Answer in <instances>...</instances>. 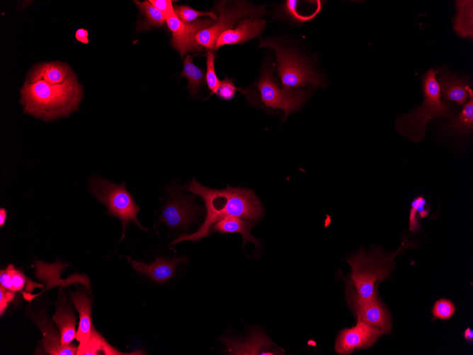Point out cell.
<instances>
[{"label": "cell", "instance_id": "obj_1", "mask_svg": "<svg viewBox=\"0 0 473 355\" xmlns=\"http://www.w3.org/2000/svg\"><path fill=\"white\" fill-rule=\"evenodd\" d=\"M20 92L23 112L45 121L69 115L77 110L83 96L81 87L72 70L61 84H51L43 80L25 82Z\"/></svg>", "mask_w": 473, "mask_h": 355}, {"label": "cell", "instance_id": "obj_15", "mask_svg": "<svg viewBox=\"0 0 473 355\" xmlns=\"http://www.w3.org/2000/svg\"><path fill=\"white\" fill-rule=\"evenodd\" d=\"M126 259L136 271L159 283L168 281L173 276L177 264L186 261L185 257L174 258L171 260L158 257L152 263L145 264L142 261H133L129 257H127Z\"/></svg>", "mask_w": 473, "mask_h": 355}, {"label": "cell", "instance_id": "obj_23", "mask_svg": "<svg viewBox=\"0 0 473 355\" xmlns=\"http://www.w3.org/2000/svg\"><path fill=\"white\" fill-rule=\"evenodd\" d=\"M138 7L139 17L137 22V31H147L162 27L166 23L164 15L154 8L149 1H134Z\"/></svg>", "mask_w": 473, "mask_h": 355}, {"label": "cell", "instance_id": "obj_3", "mask_svg": "<svg viewBox=\"0 0 473 355\" xmlns=\"http://www.w3.org/2000/svg\"><path fill=\"white\" fill-rule=\"evenodd\" d=\"M438 71L428 69L422 78L423 102L410 113L399 115L396 129L403 137L419 142L425 137L426 124L434 118H454L455 108L440 98V89L436 79Z\"/></svg>", "mask_w": 473, "mask_h": 355}, {"label": "cell", "instance_id": "obj_13", "mask_svg": "<svg viewBox=\"0 0 473 355\" xmlns=\"http://www.w3.org/2000/svg\"><path fill=\"white\" fill-rule=\"evenodd\" d=\"M229 354H281L273 348L274 344L261 332H254L245 341L223 339Z\"/></svg>", "mask_w": 473, "mask_h": 355}, {"label": "cell", "instance_id": "obj_19", "mask_svg": "<svg viewBox=\"0 0 473 355\" xmlns=\"http://www.w3.org/2000/svg\"><path fill=\"white\" fill-rule=\"evenodd\" d=\"M70 296L79 313L80 320L76 339L79 342V344H84L89 340L93 328L91 318V303L89 298L83 293L70 292Z\"/></svg>", "mask_w": 473, "mask_h": 355}, {"label": "cell", "instance_id": "obj_25", "mask_svg": "<svg viewBox=\"0 0 473 355\" xmlns=\"http://www.w3.org/2000/svg\"><path fill=\"white\" fill-rule=\"evenodd\" d=\"M473 96L470 94L469 100L464 105L458 115L443 128L457 135H465L472 133L473 128Z\"/></svg>", "mask_w": 473, "mask_h": 355}, {"label": "cell", "instance_id": "obj_27", "mask_svg": "<svg viewBox=\"0 0 473 355\" xmlns=\"http://www.w3.org/2000/svg\"><path fill=\"white\" fill-rule=\"evenodd\" d=\"M237 90L244 94L249 102L253 103V105L258 104L257 97H255L252 92L249 90L237 88L234 84L233 81L229 79L227 76H225L224 79L221 81L216 94L222 100H231L234 97L235 92Z\"/></svg>", "mask_w": 473, "mask_h": 355}, {"label": "cell", "instance_id": "obj_6", "mask_svg": "<svg viewBox=\"0 0 473 355\" xmlns=\"http://www.w3.org/2000/svg\"><path fill=\"white\" fill-rule=\"evenodd\" d=\"M218 18L214 24L200 30L196 35L197 43L207 50H214L219 36L224 31L232 29L235 23L243 18L258 17L267 13L264 6H256L246 1H220L214 8Z\"/></svg>", "mask_w": 473, "mask_h": 355}, {"label": "cell", "instance_id": "obj_36", "mask_svg": "<svg viewBox=\"0 0 473 355\" xmlns=\"http://www.w3.org/2000/svg\"><path fill=\"white\" fill-rule=\"evenodd\" d=\"M6 219V210L1 208L0 209V226L2 227L5 224Z\"/></svg>", "mask_w": 473, "mask_h": 355}, {"label": "cell", "instance_id": "obj_28", "mask_svg": "<svg viewBox=\"0 0 473 355\" xmlns=\"http://www.w3.org/2000/svg\"><path fill=\"white\" fill-rule=\"evenodd\" d=\"M176 16L185 23H192L200 17L209 16L210 19L215 21L217 19V15L214 11H200L193 9L186 6H177L174 9Z\"/></svg>", "mask_w": 473, "mask_h": 355}, {"label": "cell", "instance_id": "obj_4", "mask_svg": "<svg viewBox=\"0 0 473 355\" xmlns=\"http://www.w3.org/2000/svg\"><path fill=\"white\" fill-rule=\"evenodd\" d=\"M89 191L107 207V215L121 220L122 236L120 240L125 237V230L130 222H135L141 229L147 231L137 218L140 208L125 188V182L118 185L102 177L92 176L89 179Z\"/></svg>", "mask_w": 473, "mask_h": 355}, {"label": "cell", "instance_id": "obj_14", "mask_svg": "<svg viewBox=\"0 0 473 355\" xmlns=\"http://www.w3.org/2000/svg\"><path fill=\"white\" fill-rule=\"evenodd\" d=\"M69 264L57 261L53 264H47L40 261H35V276L40 281L47 283L45 290L57 286H65L71 283H80L84 284L89 290L90 285L89 279L85 276L74 274L67 279H62L60 274L62 271Z\"/></svg>", "mask_w": 473, "mask_h": 355}, {"label": "cell", "instance_id": "obj_12", "mask_svg": "<svg viewBox=\"0 0 473 355\" xmlns=\"http://www.w3.org/2000/svg\"><path fill=\"white\" fill-rule=\"evenodd\" d=\"M266 21L261 18H244L235 28L223 32L217 40L214 50L227 45L243 44L258 37Z\"/></svg>", "mask_w": 473, "mask_h": 355}, {"label": "cell", "instance_id": "obj_31", "mask_svg": "<svg viewBox=\"0 0 473 355\" xmlns=\"http://www.w3.org/2000/svg\"><path fill=\"white\" fill-rule=\"evenodd\" d=\"M6 271L11 278V290L14 292L21 291L26 282V278L24 274L21 271L16 270L12 264L8 266Z\"/></svg>", "mask_w": 473, "mask_h": 355}, {"label": "cell", "instance_id": "obj_17", "mask_svg": "<svg viewBox=\"0 0 473 355\" xmlns=\"http://www.w3.org/2000/svg\"><path fill=\"white\" fill-rule=\"evenodd\" d=\"M38 326L42 334L45 351L52 355H74L77 349L72 344L64 345L49 321L42 315L35 317Z\"/></svg>", "mask_w": 473, "mask_h": 355}, {"label": "cell", "instance_id": "obj_21", "mask_svg": "<svg viewBox=\"0 0 473 355\" xmlns=\"http://www.w3.org/2000/svg\"><path fill=\"white\" fill-rule=\"evenodd\" d=\"M52 320L59 327L62 344L64 345L70 344L76 338V317L72 310L64 303L62 298H59Z\"/></svg>", "mask_w": 473, "mask_h": 355}, {"label": "cell", "instance_id": "obj_2", "mask_svg": "<svg viewBox=\"0 0 473 355\" xmlns=\"http://www.w3.org/2000/svg\"><path fill=\"white\" fill-rule=\"evenodd\" d=\"M413 246H415L413 242L406 238L403 239L399 248L394 252L362 249L346 259L351 267L350 285L355 288L357 295L365 300L378 298L377 286L389 277L396 257Z\"/></svg>", "mask_w": 473, "mask_h": 355}, {"label": "cell", "instance_id": "obj_11", "mask_svg": "<svg viewBox=\"0 0 473 355\" xmlns=\"http://www.w3.org/2000/svg\"><path fill=\"white\" fill-rule=\"evenodd\" d=\"M177 189L175 186L168 189L171 199L163 208L161 220L170 227H185L194 218L195 208L189 200L177 193Z\"/></svg>", "mask_w": 473, "mask_h": 355}, {"label": "cell", "instance_id": "obj_37", "mask_svg": "<svg viewBox=\"0 0 473 355\" xmlns=\"http://www.w3.org/2000/svg\"><path fill=\"white\" fill-rule=\"evenodd\" d=\"M465 338L470 342H472L473 340V331L470 328H467L464 334Z\"/></svg>", "mask_w": 473, "mask_h": 355}, {"label": "cell", "instance_id": "obj_22", "mask_svg": "<svg viewBox=\"0 0 473 355\" xmlns=\"http://www.w3.org/2000/svg\"><path fill=\"white\" fill-rule=\"evenodd\" d=\"M77 355H127V354H143L141 351L132 353H122L110 345L106 339L93 327L89 340L79 344L77 347Z\"/></svg>", "mask_w": 473, "mask_h": 355}, {"label": "cell", "instance_id": "obj_24", "mask_svg": "<svg viewBox=\"0 0 473 355\" xmlns=\"http://www.w3.org/2000/svg\"><path fill=\"white\" fill-rule=\"evenodd\" d=\"M198 55L187 54L183 60V68L180 74L188 80V90L193 97H196L199 89L206 82L205 72L193 63V58Z\"/></svg>", "mask_w": 473, "mask_h": 355}, {"label": "cell", "instance_id": "obj_9", "mask_svg": "<svg viewBox=\"0 0 473 355\" xmlns=\"http://www.w3.org/2000/svg\"><path fill=\"white\" fill-rule=\"evenodd\" d=\"M346 298L358 318L377 328L383 334L390 332L392 328L390 312L378 298L363 299L354 292L351 285H348Z\"/></svg>", "mask_w": 473, "mask_h": 355}, {"label": "cell", "instance_id": "obj_5", "mask_svg": "<svg viewBox=\"0 0 473 355\" xmlns=\"http://www.w3.org/2000/svg\"><path fill=\"white\" fill-rule=\"evenodd\" d=\"M271 47L276 55L278 72L283 87L298 88L311 84L314 88L322 86V77L297 53L286 49L272 40H262L260 47Z\"/></svg>", "mask_w": 473, "mask_h": 355}, {"label": "cell", "instance_id": "obj_7", "mask_svg": "<svg viewBox=\"0 0 473 355\" xmlns=\"http://www.w3.org/2000/svg\"><path fill=\"white\" fill-rule=\"evenodd\" d=\"M257 87L265 106L283 110L285 119L308 98L307 94L300 89L280 88L272 74L271 67L263 68Z\"/></svg>", "mask_w": 473, "mask_h": 355}, {"label": "cell", "instance_id": "obj_26", "mask_svg": "<svg viewBox=\"0 0 473 355\" xmlns=\"http://www.w3.org/2000/svg\"><path fill=\"white\" fill-rule=\"evenodd\" d=\"M430 206L423 196L416 197L411 203L409 226L411 232H417L421 229L420 219L427 217Z\"/></svg>", "mask_w": 473, "mask_h": 355}, {"label": "cell", "instance_id": "obj_16", "mask_svg": "<svg viewBox=\"0 0 473 355\" xmlns=\"http://www.w3.org/2000/svg\"><path fill=\"white\" fill-rule=\"evenodd\" d=\"M440 95L447 101H452L459 105L465 104L472 92L463 79L448 72L439 76Z\"/></svg>", "mask_w": 473, "mask_h": 355}, {"label": "cell", "instance_id": "obj_8", "mask_svg": "<svg viewBox=\"0 0 473 355\" xmlns=\"http://www.w3.org/2000/svg\"><path fill=\"white\" fill-rule=\"evenodd\" d=\"M212 19L205 18L192 23H185L176 16L166 18L167 27L171 32V45L183 57L187 52H198L203 50L195 40V35L202 30L214 24Z\"/></svg>", "mask_w": 473, "mask_h": 355}, {"label": "cell", "instance_id": "obj_20", "mask_svg": "<svg viewBox=\"0 0 473 355\" xmlns=\"http://www.w3.org/2000/svg\"><path fill=\"white\" fill-rule=\"evenodd\" d=\"M253 225L254 222L246 221L236 217L227 216L217 222L210 231L222 234L239 233L242 236L244 245L246 242H252L258 246V240L251 234V230Z\"/></svg>", "mask_w": 473, "mask_h": 355}, {"label": "cell", "instance_id": "obj_34", "mask_svg": "<svg viewBox=\"0 0 473 355\" xmlns=\"http://www.w3.org/2000/svg\"><path fill=\"white\" fill-rule=\"evenodd\" d=\"M0 284L5 288L11 289V276L6 270H1L0 273Z\"/></svg>", "mask_w": 473, "mask_h": 355}, {"label": "cell", "instance_id": "obj_18", "mask_svg": "<svg viewBox=\"0 0 473 355\" xmlns=\"http://www.w3.org/2000/svg\"><path fill=\"white\" fill-rule=\"evenodd\" d=\"M69 67L60 62H48L36 66L28 75L25 82L33 83L43 80L51 84L62 83L68 77Z\"/></svg>", "mask_w": 473, "mask_h": 355}, {"label": "cell", "instance_id": "obj_30", "mask_svg": "<svg viewBox=\"0 0 473 355\" xmlns=\"http://www.w3.org/2000/svg\"><path fill=\"white\" fill-rule=\"evenodd\" d=\"M456 308L454 304L448 299L437 300L432 312L434 319L449 320L454 314Z\"/></svg>", "mask_w": 473, "mask_h": 355}, {"label": "cell", "instance_id": "obj_29", "mask_svg": "<svg viewBox=\"0 0 473 355\" xmlns=\"http://www.w3.org/2000/svg\"><path fill=\"white\" fill-rule=\"evenodd\" d=\"M215 58L214 52L210 50H207V69L205 73L206 83L212 93H217L221 81L217 78L215 69Z\"/></svg>", "mask_w": 473, "mask_h": 355}, {"label": "cell", "instance_id": "obj_35", "mask_svg": "<svg viewBox=\"0 0 473 355\" xmlns=\"http://www.w3.org/2000/svg\"><path fill=\"white\" fill-rule=\"evenodd\" d=\"M88 35L89 33L87 30L84 28H79L75 33L76 39L84 44H87L89 42Z\"/></svg>", "mask_w": 473, "mask_h": 355}, {"label": "cell", "instance_id": "obj_10", "mask_svg": "<svg viewBox=\"0 0 473 355\" xmlns=\"http://www.w3.org/2000/svg\"><path fill=\"white\" fill-rule=\"evenodd\" d=\"M355 326L340 332L336 341L335 350L339 354L372 346L383 334L377 328L357 317Z\"/></svg>", "mask_w": 473, "mask_h": 355}, {"label": "cell", "instance_id": "obj_33", "mask_svg": "<svg viewBox=\"0 0 473 355\" xmlns=\"http://www.w3.org/2000/svg\"><path fill=\"white\" fill-rule=\"evenodd\" d=\"M14 291L0 286V315L2 316L8 303L13 300Z\"/></svg>", "mask_w": 473, "mask_h": 355}, {"label": "cell", "instance_id": "obj_32", "mask_svg": "<svg viewBox=\"0 0 473 355\" xmlns=\"http://www.w3.org/2000/svg\"><path fill=\"white\" fill-rule=\"evenodd\" d=\"M152 6L159 11L165 18L175 15L173 1L171 0H150Z\"/></svg>", "mask_w": 473, "mask_h": 355}]
</instances>
